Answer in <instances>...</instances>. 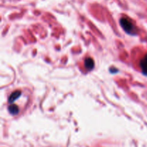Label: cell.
<instances>
[{
	"mask_svg": "<svg viewBox=\"0 0 147 147\" xmlns=\"http://www.w3.org/2000/svg\"><path fill=\"white\" fill-rule=\"evenodd\" d=\"M120 24L127 34L131 35H136L137 33V30L134 23L129 19L123 17L120 20Z\"/></svg>",
	"mask_w": 147,
	"mask_h": 147,
	"instance_id": "6da1fadb",
	"label": "cell"
},
{
	"mask_svg": "<svg viewBox=\"0 0 147 147\" xmlns=\"http://www.w3.org/2000/svg\"><path fill=\"white\" fill-rule=\"evenodd\" d=\"M139 65H140L141 69H142V73L144 76H147V54L145 55L144 57L142 59Z\"/></svg>",
	"mask_w": 147,
	"mask_h": 147,
	"instance_id": "7a4b0ae2",
	"label": "cell"
},
{
	"mask_svg": "<svg viewBox=\"0 0 147 147\" xmlns=\"http://www.w3.org/2000/svg\"><path fill=\"white\" fill-rule=\"evenodd\" d=\"M21 95H22V93L21 91H20V90H16V91L13 92V93L10 95L9 97L8 102L10 103V104H12V103H14L17 99H18L20 97Z\"/></svg>",
	"mask_w": 147,
	"mask_h": 147,
	"instance_id": "3957f363",
	"label": "cell"
},
{
	"mask_svg": "<svg viewBox=\"0 0 147 147\" xmlns=\"http://www.w3.org/2000/svg\"><path fill=\"white\" fill-rule=\"evenodd\" d=\"M94 60L92 58H90V57H87V58L85 60V67H86V68L88 70H93V67H94Z\"/></svg>",
	"mask_w": 147,
	"mask_h": 147,
	"instance_id": "277c9868",
	"label": "cell"
},
{
	"mask_svg": "<svg viewBox=\"0 0 147 147\" xmlns=\"http://www.w3.org/2000/svg\"><path fill=\"white\" fill-rule=\"evenodd\" d=\"M8 110H9V112L12 115L18 114L19 113V108L18 106H16L15 104L10 105V106L8 107Z\"/></svg>",
	"mask_w": 147,
	"mask_h": 147,
	"instance_id": "5b68a950",
	"label": "cell"
}]
</instances>
